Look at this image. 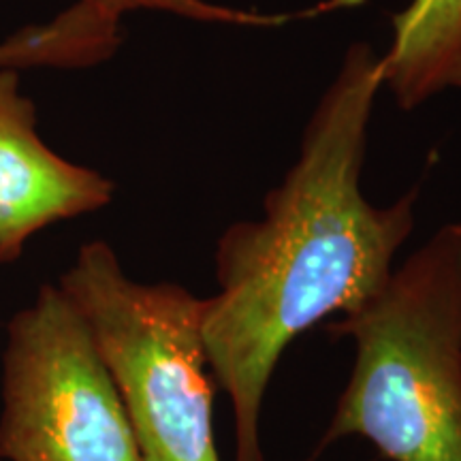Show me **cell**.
I'll return each instance as SVG.
<instances>
[{"instance_id":"4","label":"cell","mask_w":461,"mask_h":461,"mask_svg":"<svg viewBox=\"0 0 461 461\" xmlns=\"http://www.w3.org/2000/svg\"><path fill=\"white\" fill-rule=\"evenodd\" d=\"M0 461H141L88 322L58 285L7 322Z\"/></svg>"},{"instance_id":"3","label":"cell","mask_w":461,"mask_h":461,"mask_svg":"<svg viewBox=\"0 0 461 461\" xmlns=\"http://www.w3.org/2000/svg\"><path fill=\"white\" fill-rule=\"evenodd\" d=\"M58 286L88 322L141 461H221L203 299L173 282L129 278L101 240L79 248Z\"/></svg>"},{"instance_id":"5","label":"cell","mask_w":461,"mask_h":461,"mask_svg":"<svg viewBox=\"0 0 461 461\" xmlns=\"http://www.w3.org/2000/svg\"><path fill=\"white\" fill-rule=\"evenodd\" d=\"M113 193L103 173L45 146L17 73L0 68V263L17 261L28 240L50 224L107 207Z\"/></svg>"},{"instance_id":"6","label":"cell","mask_w":461,"mask_h":461,"mask_svg":"<svg viewBox=\"0 0 461 461\" xmlns=\"http://www.w3.org/2000/svg\"><path fill=\"white\" fill-rule=\"evenodd\" d=\"M383 88L406 112L461 90V0H411L393 15V39L380 54Z\"/></svg>"},{"instance_id":"7","label":"cell","mask_w":461,"mask_h":461,"mask_svg":"<svg viewBox=\"0 0 461 461\" xmlns=\"http://www.w3.org/2000/svg\"><path fill=\"white\" fill-rule=\"evenodd\" d=\"M355 5H361V0H322L314 7L295 11V14H261V11L229 7V5L210 3V0H77L68 9L92 26L105 28V31H120L122 17L129 11L137 9L163 11V14L201 22V24L278 28L297 20H310V17L331 14L338 9L355 7Z\"/></svg>"},{"instance_id":"1","label":"cell","mask_w":461,"mask_h":461,"mask_svg":"<svg viewBox=\"0 0 461 461\" xmlns=\"http://www.w3.org/2000/svg\"><path fill=\"white\" fill-rule=\"evenodd\" d=\"M380 88V54L353 43L305 124L297 160L265 194L263 216L233 222L218 240V293L203 299L201 331L233 406L235 461H265L263 400L286 346L366 303L417 224L419 186L384 207L361 190Z\"/></svg>"},{"instance_id":"2","label":"cell","mask_w":461,"mask_h":461,"mask_svg":"<svg viewBox=\"0 0 461 461\" xmlns=\"http://www.w3.org/2000/svg\"><path fill=\"white\" fill-rule=\"evenodd\" d=\"M327 331L357 355L319 451L361 436L389 461H461V221Z\"/></svg>"}]
</instances>
